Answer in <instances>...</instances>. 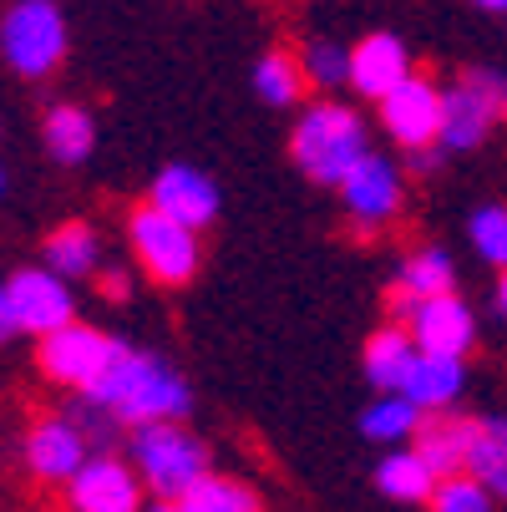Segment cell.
<instances>
[{"mask_svg": "<svg viewBox=\"0 0 507 512\" xmlns=\"http://www.w3.org/2000/svg\"><path fill=\"white\" fill-rule=\"evenodd\" d=\"M97 396L127 431L132 426H148V421H188L193 416V386L183 371L158 355V350H142V345H117L112 365L102 371V381L87 391Z\"/></svg>", "mask_w": 507, "mask_h": 512, "instance_id": "cell-1", "label": "cell"}, {"mask_svg": "<svg viewBox=\"0 0 507 512\" xmlns=\"http://www.w3.org/2000/svg\"><path fill=\"white\" fill-rule=\"evenodd\" d=\"M366 153H371V127L350 102H310L289 127V158L320 188H340Z\"/></svg>", "mask_w": 507, "mask_h": 512, "instance_id": "cell-2", "label": "cell"}, {"mask_svg": "<svg viewBox=\"0 0 507 512\" xmlns=\"http://www.w3.org/2000/svg\"><path fill=\"white\" fill-rule=\"evenodd\" d=\"M127 462L137 467V477L148 482L153 497H183L193 482H203L213 472L208 442L198 431H188L183 421H148L127 431Z\"/></svg>", "mask_w": 507, "mask_h": 512, "instance_id": "cell-3", "label": "cell"}, {"mask_svg": "<svg viewBox=\"0 0 507 512\" xmlns=\"http://www.w3.org/2000/svg\"><path fill=\"white\" fill-rule=\"evenodd\" d=\"M198 234L203 229H193V224H183V218L163 213L148 198L127 213L132 264H137V274H148L163 289H178V284H188L198 274V264H203V239Z\"/></svg>", "mask_w": 507, "mask_h": 512, "instance_id": "cell-4", "label": "cell"}, {"mask_svg": "<svg viewBox=\"0 0 507 512\" xmlns=\"http://www.w3.org/2000/svg\"><path fill=\"white\" fill-rule=\"evenodd\" d=\"M71 51V31L56 0H11L0 16V56L21 82H46Z\"/></svg>", "mask_w": 507, "mask_h": 512, "instance_id": "cell-5", "label": "cell"}, {"mask_svg": "<svg viewBox=\"0 0 507 512\" xmlns=\"http://www.w3.org/2000/svg\"><path fill=\"white\" fill-rule=\"evenodd\" d=\"M406 163L401 158H391V153H366L355 168H350V178L335 188L340 193V213L350 218V234H360V239H376V234H386L396 218H401V208H406Z\"/></svg>", "mask_w": 507, "mask_h": 512, "instance_id": "cell-6", "label": "cell"}, {"mask_svg": "<svg viewBox=\"0 0 507 512\" xmlns=\"http://www.w3.org/2000/svg\"><path fill=\"white\" fill-rule=\"evenodd\" d=\"M117 335L97 330V325H82V320H71L51 335H41L36 345V365H41V376L61 391H92L102 381V371L112 365L117 355Z\"/></svg>", "mask_w": 507, "mask_h": 512, "instance_id": "cell-7", "label": "cell"}, {"mask_svg": "<svg viewBox=\"0 0 507 512\" xmlns=\"http://www.w3.org/2000/svg\"><path fill=\"white\" fill-rule=\"evenodd\" d=\"M442 92H447L442 82H431V77H421V71H411L401 87H391V92L376 102L381 132L396 142L401 153L442 142Z\"/></svg>", "mask_w": 507, "mask_h": 512, "instance_id": "cell-8", "label": "cell"}, {"mask_svg": "<svg viewBox=\"0 0 507 512\" xmlns=\"http://www.w3.org/2000/svg\"><path fill=\"white\" fill-rule=\"evenodd\" d=\"M66 512H142L148 482L117 452H92L66 487Z\"/></svg>", "mask_w": 507, "mask_h": 512, "instance_id": "cell-9", "label": "cell"}, {"mask_svg": "<svg viewBox=\"0 0 507 512\" xmlns=\"http://www.w3.org/2000/svg\"><path fill=\"white\" fill-rule=\"evenodd\" d=\"M92 457V442H87V431L71 421V411H46L31 421L26 431V442H21V462L36 482L46 487H66L71 477H77V467Z\"/></svg>", "mask_w": 507, "mask_h": 512, "instance_id": "cell-10", "label": "cell"}, {"mask_svg": "<svg viewBox=\"0 0 507 512\" xmlns=\"http://www.w3.org/2000/svg\"><path fill=\"white\" fill-rule=\"evenodd\" d=\"M11 289V305H16V320H21V335H51L61 325L77 320V295H71V279L56 274L51 264H31V269H16L6 279Z\"/></svg>", "mask_w": 507, "mask_h": 512, "instance_id": "cell-11", "label": "cell"}, {"mask_svg": "<svg viewBox=\"0 0 507 512\" xmlns=\"http://www.w3.org/2000/svg\"><path fill=\"white\" fill-rule=\"evenodd\" d=\"M396 320L411 330L416 350L472 355V345H477V315H472V305L457 295V289H452V295H431V300L406 305Z\"/></svg>", "mask_w": 507, "mask_h": 512, "instance_id": "cell-12", "label": "cell"}, {"mask_svg": "<svg viewBox=\"0 0 507 512\" xmlns=\"http://www.w3.org/2000/svg\"><path fill=\"white\" fill-rule=\"evenodd\" d=\"M416 71L411 46L396 31H371L350 46V92L360 102H381L391 87H401Z\"/></svg>", "mask_w": 507, "mask_h": 512, "instance_id": "cell-13", "label": "cell"}, {"mask_svg": "<svg viewBox=\"0 0 507 512\" xmlns=\"http://www.w3.org/2000/svg\"><path fill=\"white\" fill-rule=\"evenodd\" d=\"M148 203H158L163 213L183 218V224H193V229H208L213 218H219V208H224L219 183H213L203 168H193V163H168L148 183Z\"/></svg>", "mask_w": 507, "mask_h": 512, "instance_id": "cell-14", "label": "cell"}, {"mask_svg": "<svg viewBox=\"0 0 507 512\" xmlns=\"http://www.w3.org/2000/svg\"><path fill=\"white\" fill-rule=\"evenodd\" d=\"M497 127H502V117L492 112V102L457 71L442 92V148L447 153H477Z\"/></svg>", "mask_w": 507, "mask_h": 512, "instance_id": "cell-15", "label": "cell"}, {"mask_svg": "<svg viewBox=\"0 0 507 512\" xmlns=\"http://www.w3.org/2000/svg\"><path fill=\"white\" fill-rule=\"evenodd\" d=\"M457 289V259L442 249V244H421L401 259L396 269V284H391V320L416 305V300H431V295H452Z\"/></svg>", "mask_w": 507, "mask_h": 512, "instance_id": "cell-16", "label": "cell"}, {"mask_svg": "<svg viewBox=\"0 0 507 512\" xmlns=\"http://www.w3.org/2000/svg\"><path fill=\"white\" fill-rule=\"evenodd\" d=\"M472 421L477 416H462L457 406L447 411H426L411 447L431 462V472L437 477H452V472H467V452H472Z\"/></svg>", "mask_w": 507, "mask_h": 512, "instance_id": "cell-17", "label": "cell"}, {"mask_svg": "<svg viewBox=\"0 0 507 512\" xmlns=\"http://www.w3.org/2000/svg\"><path fill=\"white\" fill-rule=\"evenodd\" d=\"M401 391H406L421 411H447V406H457L462 391H467V355L416 350V360H411V371H406Z\"/></svg>", "mask_w": 507, "mask_h": 512, "instance_id": "cell-18", "label": "cell"}, {"mask_svg": "<svg viewBox=\"0 0 507 512\" xmlns=\"http://www.w3.org/2000/svg\"><path fill=\"white\" fill-rule=\"evenodd\" d=\"M41 142H46L51 163L82 168L97 153V117L82 102H51L46 117H41Z\"/></svg>", "mask_w": 507, "mask_h": 512, "instance_id": "cell-19", "label": "cell"}, {"mask_svg": "<svg viewBox=\"0 0 507 512\" xmlns=\"http://www.w3.org/2000/svg\"><path fill=\"white\" fill-rule=\"evenodd\" d=\"M437 472L431 462L406 442V447H381V462H376V492L391 497V502H406V507H426L431 492H437Z\"/></svg>", "mask_w": 507, "mask_h": 512, "instance_id": "cell-20", "label": "cell"}, {"mask_svg": "<svg viewBox=\"0 0 507 512\" xmlns=\"http://www.w3.org/2000/svg\"><path fill=\"white\" fill-rule=\"evenodd\" d=\"M411 360H416V340L401 320H386L381 330L366 335V345H360V371H366V381L376 391H401Z\"/></svg>", "mask_w": 507, "mask_h": 512, "instance_id": "cell-21", "label": "cell"}, {"mask_svg": "<svg viewBox=\"0 0 507 512\" xmlns=\"http://www.w3.org/2000/svg\"><path fill=\"white\" fill-rule=\"evenodd\" d=\"M41 264H51L66 279H97V269H102V234L87 224V218H66V224H56L46 234Z\"/></svg>", "mask_w": 507, "mask_h": 512, "instance_id": "cell-22", "label": "cell"}, {"mask_svg": "<svg viewBox=\"0 0 507 512\" xmlns=\"http://www.w3.org/2000/svg\"><path fill=\"white\" fill-rule=\"evenodd\" d=\"M310 92L305 82V66H300V51H284V46H269L259 61H254V97L274 112L284 107H300Z\"/></svg>", "mask_w": 507, "mask_h": 512, "instance_id": "cell-23", "label": "cell"}, {"mask_svg": "<svg viewBox=\"0 0 507 512\" xmlns=\"http://www.w3.org/2000/svg\"><path fill=\"white\" fill-rule=\"evenodd\" d=\"M421 406L406 396V391H376V401L360 411V436L376 447H406L416 426H421Z\"/></svg>", "mask_w": 507, "mask_h": 512, "instance_id": "cell-24", "label": "cell"}, {"mask_svg": "<svg viewBox=\"0 0 507 512\" xmlns=\"http://www.w3.org/2000/svg\"><path fill=\"white\" fill-rule=\"evenodd\" d=\"M300 66H305V82L315 92H340L350 87V46L335 36H305L300 46Z\"/></svg>", "mask_w": 507, "mask_h": 512, "instance_id": "cell-25", "label": "cell"}, {"mask_svg": "<svg viewBox=\"0 0 507 512\" xmlns=\"http://www.w3.org/2000/svg\"><path fill=\"white\" fill-rule=\"evenodd\" d=\"M188 512H264L259 492L239 477H224V472H208L203 482H193L183 497H178Z\"/></svg>", "mask_w": 507, "mask_h": 512, "instance_id": "cell-26", "label": "cell"}, {"mask_svg": "<svg viewBox=\"0 0 507 512\" xmlns=\"http://www.w3.org/2000/svg\"><path fill=\"white\" fill-rule=\"evenodd\" d=\"M467 244L487 269H507V203H477L472 208Z\"/></svg>", "mask_w": 507, "mask_h": 512, "instance_id": "cell-27", "label": "cell"}, {"mask_svg": "<svg viewBox=\"0 0 507 512\" xmlns=\"http://www.w3.org/2000/svg\"><path fill=\"white\" fill-rule=\"evenodd\" d=\"M426 512H497V497L477 472H452V477L437 482Z\"/></svg>", "mask_w": 507, "mask_h": 512, "instance_id": "cell-28", "label": "cell"}, {"mask_svg": "<svg viewBox=\"0 0 507 512\" xmlns=\"http://www.w3.org/2000/svg\"><path fill=\"white\" fill-rule=\"evenodd\" d=\"M467 472H477L482 482H492L497 472H507V416H477L472 421Z\"/></svg>", "mask_w": 507, "mask_h": 512, "instance_id": "cell-29", "label": "cell"}, {"mask_svg": "<svg viewBox=\"0 0 507 512\" xmlns=\"http://www.w3.org/2000/svg\"><path fill=\"white\" fill-rule=\"evenodd\" d=\"M66 411H71V421H77L82 431H87V442H92V452H112L122 436H127V426L97 401V396H87V391H71V401H66Z\"/></svg>", "mask_w": 507, "mask_h": 512, "instance_id": "cell-30", "label": "cell"}, {"mask_svg": "<svg viewBox=\"0 0 507 512\" xmlns=\"http://www.w3.org/2000/svg\"><path fill=\"white\" fill-rule=\"evenodd\" d=\"M462 77H467V82H472V87H477V92L492 102V112L507 122V71H502V66L477 61V66H467V71H462Z\"/></svg>", "mask_w": 507, "mask_h": 512, "instance_id": "cell-31", "label": "cell"}, {"mask_svg": "<svg viewBox=\"0 0 507 512\" xmlns=\"http://www.w3.org/2000/svg\"><path fill=\"white\" fill-rule=\"evenodd\" d=\"M132 289H137V274H132V269H122V264L97 269V295H102L107 305H127Z\"/></svg>", "mask_w": 507, "mask_h": 512, "instance_id": "cell-32", "label": "cell"}, {"mask_svg": "<svg viewBox=\"0 0 507 512\" xmlns=\"http://www.w3.org/2000/svg\"><path fill=\"white\" fill-rule=\"evenodd\" d=\"M452 153L442 148V142H431V148H411V153H401V163H406V173H416V178H431V173H442V163H447Z\"/></svg>", "mask_w": 507, "mask_h": 512, "instance_id": "cell-33", "label": "cell"}, {"mask_svg": "<svg viewBox=\"0 0 507 512\" xmlns=\"http://www.w3.org/2000/svg\"><path fill=\"white\" fill-rule=\"evenodd\" d=\"M21 335V320H16V305H11V289L0 279V345H11Z\"/></svg>", "mask_w": 507, "mask_h": 512, "instance_id": "cell-34", "label": "cell"}, {"mask_svg": "<svg viewBox=\"0 0 507 512\" xmlns=\"http://www.w3.org/2000/svg\"><path fill=\"white\" fill-rule=\"evenodd\" d=\"M492 305H497V315L507 320V269H497V289H492Z\"/></svg>", "mask_w": 507, "mask_h": 512, "instance_id": "cell-35", "label": "cell"}, {"mask_svg": "<svg viewBox=\"0 0 507 512\" xmlns=\"http://www.w3.org/2000/svg\"><path fill=\"white\" fill-rule=\"evenodd\" d=\"M487 487H492V497H497V507H507V472H497V477H492Z\"/></svg>", "mask_w": 507, "mask_h": 512, "instance_id": "cell-36", "label": "cell"}, {"mask_svg": "<svg viewBox=\"0 0 507 512\" xmlns=\"http://www.w3.org/2000/svg\"><path fill=\"white\" fill-rule=\"evenodd\" d=\"M142 512H188V507H183V502H173V497H158L153 507H142Z\"/></svg>", "mask_w": 507, "mask_h": 512, "instance_id": "cell-37", "label": "cell"}, {"mask_svg": "<svg viewBox=\"0 0 507 512\" xmlns=\"http://www.w3.org/2000/svg\"><path fill=\"white\" fill-rule=\"evenodd\" d=\"M477 11H492V16H507V0H472Z\"/></svg>", "mask_w": 507, "mask_h": 512, "instance_id": "cell-38", "label": "cell"}, {"mask_svg": "<svg viewBox=\"0 0 507 512\" xmlns=\"http://www.w3.org/2000/svg\"><path fill=\"white\" fill-rule=\"evenodd\" d=\"M0 198H6V173H0Z\"/></svg>", "mask_w": 507, "mask_h": 512, "instance_id": "cell-39", "label": "cell"}]
</instances>
